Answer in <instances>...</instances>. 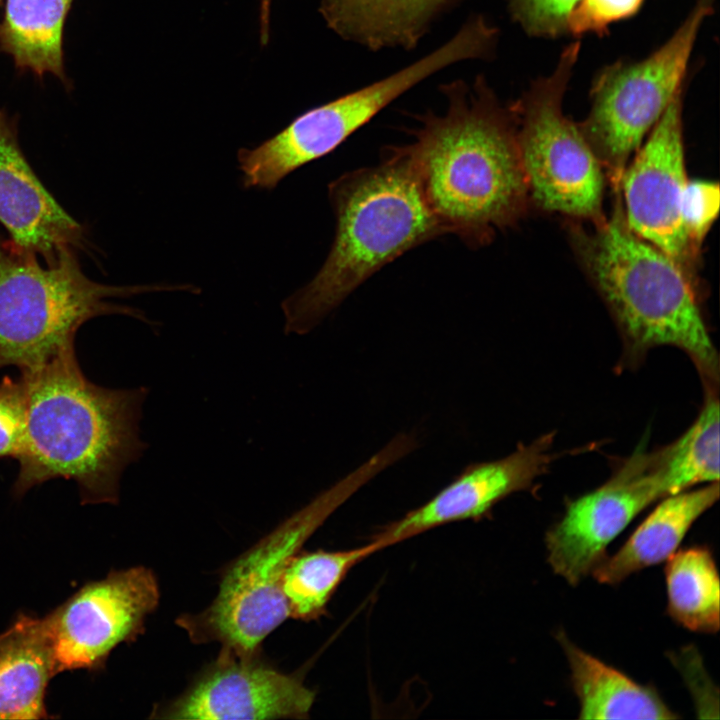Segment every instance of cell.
<instances>
[{
  "mask_svg": "<svg viewBox=\"0 0 720 720\" xmlns=\"http://www.w3.org/2000/svg\"><path fill=\"white\" fill-rule=\"evenodd\" d=\"M19 378L25 416L14 494L64 478L76 482L83 504H116L123 473L148 448L140 421L149 389L91 382L74 345Z\"/></svg>",
  "mask_w": 720,
  "mask_h": 720,
  "instance_id": "6da1fadb",
  "label": "cell"
},
{
  "mask_svg": "<svg viewBox=\"0 0 720 720\" xmlns=\"http://www.w3.org/2000/svg\"><path fill=\"white\" fill-rule=\"evenodd\" d=\"M441 91L446 111L422 117L409 146L425 198L446 234L479 247L517 222L530 199L515 118L482 75Z\"/></svg>",
  "mask_w": 720,
  "mask_h": 720,
  "instance_id": "7a4b0ae2",
  "label": "cell"
},
{
  "mask_svg": "<svg viewBox=\"0 0 720 720\" xmlns=\"http://www.w3.org/2000/svg\"><path fill=\"white\" fill-rule=\"evenodd\" d=\"M335 236L322 267L283 300L284 333L312 331L362 283L408 250L446 234L423 193L409 145L328 186Z\"/></svg>",
  "mask_w": 720,
  "mask_h": 720,
  "instance_id": "3957f363",
  "label": "cell"
},
{
  "mask_svg": "<svg viewBox=\"0 0 720 720\" xmlns=\"http://www.w3.org/2000/svg\"><path fill=\"white\" fill-rule=\"evenodd\" d=\"M616 193L608 219L594 224L592 231L572 232L578 255L623 339V366L639 365L652 348L673 346L693 362L705 394L718 393L719 357L696 286L667 254L629 228Z\"/></svg>",
  "mask_w": 720,
  "mask_h": 720,
  "instance_id": "277c9868",
  "label": "cell"
},
{
  "mask_svg": "<svg viewBox=\"0 0 720 720\" xmlns=\"http://www.w3.org/2000/svg\"><path fill=\"white\" fill-rule=\"evenodd\" d=\"M399 459L397 447L387 443L322 491L231 563L209 607L177 618V625L194 643L219 642L224 651L256 654L262 641L290 617L282 581L291 559L334 511Z\"/></svg>",
  "mask_w": 720,
  "mask_h": 720,
  "instance_id": "5b68a950",
  "label": "cell"
},
{
  "mask_svg": "<svg viewBox=\"0 0 720 720\" xmlns=\"http://www.w3.org/2000/svg\"><path fill=\"white\" fill-rule=\"evenodd\" d=\"M38 255L15 245H0V368L33 369L74 345L77 331L102 315L120 314L156 324L113 298L176 286H112L90 279L72 248L62 249L43 266Z\"/></svg>",
  "mask_w": 720,
  "mask_h": 720,
  "instance_id": "8992f818",
  "label": "cell"
},
{
  "mask_svg": "<svg viewBox=\"0 0 720 720\" xmlns=\"http://www.w3.org/2000/svg\"><path fill=\"white\" fill-rule=\"evenodd\" d=\"M580 52L569 44L551 74L510 104L529 198L540 208L593 224L603 221L604 171L562 100Z\"/></svg>",
  "mask_w": 720,
  "mask_h": 720,
  "instance_id": "52a82bcc",
  "label": "cell"
},
{
  "mask_svg": "<svg viewBox=\"0 0 720 720\" xmlns=\"http://www.w3.org/2000/svg\"><path fill=\"white\" fill-rule=\"evenodd\" d=\"M715 0H697L673 35L648 57L604 67L590 90L591 109L578 126L614 189L629 160L682 90L689 59Z\"/></svg>",
  "mask_w": 720,
  "mask_h": 720,
  "instance_id": "ba28073f",
  "label": "cell"
},
{
  "mask_svg": "<svg viewBox=\"0 0 720 720\" xmlns=\"http://www.w3.org/2000/svg\"><path fill=\"white\" fill-rule=\"evenodd\" d=\"M464 57L463 45L450 38L398 72L306 111L259 146L240 149L243 186L275 188L292 171L335 150L403 93Z\"/></svg>",
  "mask_w": 720,
  "mask_h": 720,
  "instance_id": "9c48e42d",
  "label": "cell"
},
{
  "mask_svg": "<svg viewBox=\"0 0 720 720\" xmlns=\"http://www.w3.org/2000/svg\"><path fill=\"white\" fill-rule=\"evenodd\" d=\"M159 597L153 571L142 566L85 584L44 617L57 673L102 669L114 648L144 633Z\"/></svg>",
  "mask_w": 720,
  "mask_h": 720,
  "instance_id": "30bf717a",
  "label": "cell"
},
{
  "mask_svg": "<svg viewBox=\"0 0 720 720\" xmlns=\"http://www.w3.org/2000/svg\"><path fill=\"white\" fill-rule=\"evenodd\" d=\"M682 126V90L626 166L619 190L624 216L640 238L667 254L697 287L698 248L682 218L687 182Z\"/></svg>",
  "mask_w": 720,
  "mask_h": 720,
  "instance_id": "8fae6325",
  "label": "cell"
},
{
  "mask_svg": "<svg viewBox=\"0 0 720 720\" xmlns=\"http://www.w3.org/2000/svg\"><path fill=\"white\" fill-rule=\"evenodd\" d=\"M668 496L657 450L637 449L603 485L569 502L546 533L548 562L577 585L606 557V547L644 509Z\"/></svg>",
  "mask_w": 720,
  "mask_h": 720,
  "instance_id": "7c38bea8",
  "label": "cell"
},
{
  "mask_svg": "<svg viewBox=\"0 0 720 720\" xmlns=\"http://www.w3.org/2000/svg\"><path fill=\"white\" fill-rule=\"evenodd\" d=\"M315 693L295 675L263 662L257 653L221 650L177 699L155 712L163 719L306 718Z\"/></svg>",
  "mask_w": 720,
  "mask_h": 720,
  "instance_id": "4fadbf2b",
  "label": "cell"
},
{
  "mask_svg": "<svg viewBox=\"0 0 720 720\" xmlns=\"http://www.w3.org/2000/svg\"><path fill=\"white\" fill-rule=\"evenodd\" d=\"M554 433L493 461L468 465L447 486L423 505L386 526L372 541L378 550L452 522L478 520L507 496L530 489L547 472Z\"/></svg>",
  "mask_w": 720,
  "mask_h": 720,
  "instance_id": "5bb4252c",
  "label": "cell"
},
{
  "mask_svg": "<svg viewBox=\"0 0 720 720\" xmlns=\"http://www.w3.org/2000/svg\"><path fill=\"white\" fill-rule=\"evenodd\" d=\"M0 222L12 242L51 261L81 240L82 230L46 190L23 156L0 110Z\"/></svg>",
  "mask_w": 720,
  "mask_h": 720,
  "instance_id": "9a60e30c",
  "label": "cell"
},
{
  "mask_svg": "<svg viewBox=\"0 0 720 720\" xmlns=\"http://www.w3.org/2000/svg\"><path fill=\"white\" fill-rule=\"evenodd\" d=\"M719 498V482L659 500L625 544L591 572L603 584L616 585L674 554L692 524Z\"/></svg>",
  "mask_w": 720,
  "mask_h": 720,
  "instance_id": "2e32d148",
  "label": "cell"
},
{
  "mask_svg": "<svg viewBox=\"0 0 720 720\" xmlns=\"http://www.w3.org/2000/svg\"><path fill=\"white\" fill-rule=\"evenodd\" d=\"M56 674L44 618L19 615L0 634V719L47 718L46 690Z\"/></svg>",
  "mask_w": 720,
  "mask_h": 720,
  "instance_id": "e0dca14e",
  "label": "cell"
},
{
  "mask_svg": "<svg viewBox=\"0 0 720 720\" xmlns=\"http://www.w3.org/2000/svg\"><path fill=\"white\" fill-rule=\"evenodd\" d=\"M456 0H321L328 26L370 49L414 48L433 20Z\"/></svg>",
  "mask_w": 720,
  "mask_h": 720,
  "instance_id": "ac0fdd59",
  "label": "cell"
},
{
  "mask_svg": "<svg viewBox=\"0 0 720 720\" xmlns=\"http://www.w3.org/2000/svg\"><path fill=\"white\" fill-rule=\"evenodd\" d=\"M571 671L581 719H676L657 691L635 682L617 669L557 634Z\"/></svg>",
  "mask_w": 720,
  "mask_h": 720,
  "instance_id": "d6986e66",
  "label": "cell"
},
{
  "mask_svg": "<svg viewBox=\"0 0 720 720\" xmlns=\"http://www.w3.org/2000/svg\"><path fill=\"white\" fill-rule=\"evenodd\" d=\"M73 0H6L0 49L22 70L65 80L63 32Z\"/></svg>",
  "mask_w": 720,
  "mask_h": 720,
  "instance_id": "ffe728a7",
  "label": "cell"
},
{
  "mask_svg": "<svg viewBox=\"0 0 720 720\" xmlns=\"http://www.w3.org/2000/svg\"><path fill=\"white\" fill-rule=\"evenodd\" d=\"M665 577L671 618L688 630L716 633L720 625L719 577L713 554L692 546L672 554Z\"/></svg>",
  "mask_w": 720,
  "mask_h": 720,
  "instance_id": "44dd1931",
  "label": "cell"
},
{
  "mask_svg": "<svg viewBox=\"0 0 720 720\" xmlns=\"http://www.w3.org/2000/svg\"><path fill=\"white\" fill-rule=\"evenodd\" d=\"M377 551L373 542L344 551H299L282 581L289 616L303 621L321 617L350 569Z\"/></svg>",
  "mask_w": 720,
  "mask_h": 720,
  "instance_id": "7402d4cb",
  "label": "cell"
},
{
  "mask_svg": "<svg viewBox=\"0 0 720 720\" xmlns=\"http://www.w3.org/2000/svg\"><path fill=\"white\" fill-rule=\"evenodd\" d=\"M657 451L668 495L719 482L718 394H705L694 423L681 437Z\"/></svg>",
  "mask_w": 720,
  "mask_h": 720,
  "instance_id": "603a6c76",
  "label": "cell"
},
{
  "mask_svg": "<svg viewBox=\"0 0 720 720\" xmlns=\"http://www.w3.org/2000/svg\"><path fill=\"white\" fill-rule=\"evenodd\" d=\"M579 1L509 0V10L528 35L556 38L567 33V18Z\"/></svg>",
  "mask_w": 720,
  "mask_h": 720,
  "instance_id": "cb8c5ba5",
  "label": "cell"
},
{
  "mask_svg": "<svg viewBox=\"0 0 720 720\" xmlns=\"http://www.w3.org/2000/svg\"><path fill=\"white\" fill-rule=\"evenodd\" d=\"M719 202L718 183L687 180L682 199V218L689 238L698 249L718 215Z\"/></svg>",
  "mask_w": 720,
  "mask_h": 720,
  "instance_id": "d4e9b609",
  "label": "cell"
},
{
  "mask_svg": "<svg viewBox=\"0 0 720 720\" xmlns=\"http://www.w3.org/2000/svg\"><path fill=\"white\" fill-rule=\"evenodd\" d=\"M644 0H580L567 18V33L603 35L614 22L636 14Z\"/></svg>",
  "mask_w": 720,
  "mask_h": 720,
  "instance_id": "484cf974",
  "label": "cell"
},
{
  "mask_svg": "<svg viewBox=\"0 0 720 720\" xmlns=\"http://www.w3.org/2000/svg\"><path fill=\"white\" fill-rule=\"evenodd\" d=\"M24 416V390L20 378L4 377L0 382V458L18 457Z\"/></svg>",
  "mask_w": 720,
  "mask_h": 720,
  "instance_id": "4316f807",
  "label": "cell"
},
{
  "mask_svg": "<svg viewBox=\"0 0 720 720\" xmlns=\"http://www.w3.org/2000/svg\"><path fill=\"white\" fill-rule=\"evenodd\" d=\"M1 1V0H0Z\"/></svg>",
  "mask_w": 720,
  "mask_h": 720,
  "instance_id": "83f0119b",
  "label": "cell"
}]
</instances>
